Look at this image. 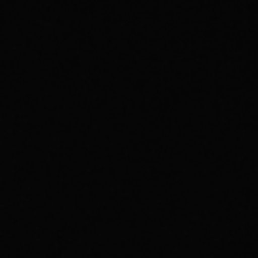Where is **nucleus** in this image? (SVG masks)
Wrapping results in <instances>:
<instances>
[]
</instances>
